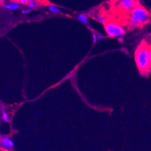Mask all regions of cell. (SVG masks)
Masks as SVG:
<instances>
[{"label": "cell", "instance_id": "cell-3", "mask_svg": "<svg viewBox=\"0 0 151 151\" xmlns=\"http://www.w3.org/2000/svg\"><path fill=\"white\" fill-rule=\"evenodd\" d=\"M105 30L108 36L112 38L121 36L125 33L123 28L113 21H108L105 24Z\"/></svg>", "mask_w": 151, "mask_h": 151}, {"label": "cell", "instance_id": "cell-16", "mask_svg": "<svg viewBox=\"0 0 151 151\" xmlns=\"http://www.w3.org/2000/svg\"><path fill=\"white\" fill-rule=\"evenodd\" d=\"M149 60H150V64L151 65V47H150V51H149Z\"/></svg>", "mask_w": 151, "mask_h": 151}, {"label": "cell", "instance_id": "cell-2", "mask_svg": "<svg viewBox=\"0 0 151 151\" xmlns=\"http://www.w3.org/2000/svg\"><path fill=\"white\" fill-rule=\"evenodd\" d=\"M131 15L129 23L131 26L134 27L146 23L149 19V15L148 11L138 4L133 9Z\"/></svg>", "mask_w": 151, "mask_h": 151}, {"label": "cell", "instance_id": "cell-15", "mask_svg": "<svg viewBox=\"0 0 151 151\" xmlns=\"http://www.w3.org/2000/svg\"><path fill=\"white\" fill-rule=\"evenodd\" d=\"M104 38V36H102V35H100V34H97V40L98 41H99V40H100V39H102Z\"/></svg>", "mask_w": 151, "mask_h": 151}, {"label": "cell", "instance_id": "cell-12", "mask_svg": "<svg viewBox=\"0 0 151 151\" xmlns=\"http://www.w3.org/2000/svg\"><path fill=\"white\" fill-rule=\"evenodd\" d=\"M98 41L97 38V34L96 33H93V43H96Z\"/></svg>", "mask_w": 151, "mask_h": 151}, {"label": "cell", "instance_id": "cell-9", "mask_svg": "<svg viewBox=\"0 0 151 151\" xmlns=\"http://www.w3.org/2000/svg\"><path fill=\"white\" fill-rule=\"evenodd\" d=\"M48 7L49 11L53 13H59L61 12V11H60V9L53 6V5H49Z\"/></svg>", "mask_w": 151, "mask_h": 151}, {"label": "cell", "instance_id": "cell-13", "mask_svg": "<svg viewBox=\"0 0 151 151\" xmlns=\"http://www.w3.org/2000/svg\"><path fill=\"white\" fill-rule=\"evenodd\" d=\"M15 1H16L17 2L19 3H21L23 4H26L28 3L27 0H15Z\"/></svg>", "mask_w": 151, "mask_h": 151}, {"label": "cell", "instance_id": "cell-5", "mask_svg": "<svg viewBox=\"0 0 151 151\" xmlns=\"http://www.w3.org/2000/svg\"><path fill=\"white\" fill-rule=\"evenodd\" d=\"M0 143L3 147L7 149H12L14 146V142L9 137H4L0 140Z\"/></svg>", "mask_w": 151, "mask_h": 151}, {"label": "cell", "instance_id": "cell-10", "mask_svg": "<svg viewBox=\"0 0 151 151\" xmlns=\"http://www.w3.org/2000/svg\"><path fill=\"white\" fill-rule=\"evenodd\" d=\"M95 18H96V19L97 20V21H98L99 22L101 23H104L105 21V18L102 14L97 15V16Z\"/></svg>", "mask_w": 151, "mask_h": 151}, {"label": "cell", "instance_id": "cell-14", "mask_svg": "<svg viewBox=\"0 0 151 151\" xmlns=\"http://www.w3.org/2000/svg\"><path fill=\"white\" fill-rule=\"evenodd\" d=\"M21 12L23 14H28L30 12V9H24L21 11Z\"/></svg>", "mask_w": 151, "mask_h": 151}, {"label": "cell", "instance_id": "cell-4", "mask_svg": "<svg viewBox=\"0 0 151 151\" xmlns=\"http://www.w3.org/2000/svg\"><path fill=\"white\" fill-rule=\"evenodd\" d=\"M137 5V0H118V6L126 12L132 11Z\"/></svg>", "mask_w": 151, "mask_h": 151}, {"label": "cell", "instance_id": "cell-7", "mask_svg": "<svg viewBox=\"0 0 151 151\" xmlns=\"http://www.w3.org/2000/svg\"><path fill=\"white\" fill-rule=\"evenodd\" d=\"M77 18L79 21H81L82 23L86 24L88 23V18L86 15L84 14H80L77 16Z\"/></svg>", "mask_w": 151, "mask_h": 151}, {"label": "cell", "instance_id": "cell-1", "mask_svg": "<svg viewBox=\"0 0 151 151\" xmlns=\"http://www.w3.org/2000/svg\"><path fill=\"white\" fill-rule=\"evenodd\" d=\"M150 45L142 42L135 50V60L140 72L146 74L151 72V65L149 60Z\"/></svg>", "mask_w": 151, "mask_h": 151}, {"label": "cell", "instance_id": "cell-18", "mask_svg": "<svg viewBox=\"0 0 151 151\" xmlns=\"http://www.w3.org/2000/svg\"><path fill=\"white\" fill-rule=\"evenodd\" d=\"M150 47H151V45H150Z\"/></svg>", "mask_w": 151, "mask_h": 151}, {"label": "cell", "instance_id": "cell-8", "mask_svg": "<svg viewBox=\"0 0 151 151\" xmlns=\"http://www.w3.org/2000/svg\"><path fill=\"white\" fill-rule=\"evenodd\" d=\"M1 114L2 115V119L5 122H9L10 121V119L9 117V115L7 113L6 111L4 109H1Z\"/></svg>", "mask_w": 151, "mask_h": 151}, {"label": "cell", "instance_id": "cell-19", "mask_svg": "<svg viewBox=\"0 0 151 151\" xmlns=\"http://www.w3.org/2000/svg\"><path fill=\"white\" fill-rule=\"evenodd\" d=\"M150 13H151V11H150Z\"/></svg>", "mask_w": 151, "mask_h": 151}, {"label": "cell", "instance_id": "cell-11", "mask_svg": "<svg viewBox=\"0 0 151 151\" xmlns=\"http://www.w3.org/2000/svg\"><path fill=\"white\" fill-rule=\"evenodd\" d=\"M28 7L30 9H34L37 7L36 4H35L34 3H30L28 4Z\"/></svg>", "mask_w": 151, "mask_h": 151}, {"label": "cell", "instance_id": "cell-17", "mask_svg": "<svg viewBox=\"0 0 151 151\" xmlns=\"http://www.w3.org/2000/svg\"><path fill=\"white\" fill-rule=\"evenodd\" d=\"M27 1L29 3H34V1H36V0H27Z\"/></svg>", "mask_w": 151, "mask_h": 151}, {"label": "cell", "instance_id": "cell-6", "mask_svg": "<svg viewBox=\"0 0 151 151\" xmlns=\"http://www.w3.org/2000/svg\"><path fill=\"white\" fill-rule=\"evenodd\" d=\"M4 7L5 9H8V10H17L20 7V6L18 3H12L6 4L4 6Z\"/></svg>", "mask_w": 151, "mask_h": 151}]
</instances>
